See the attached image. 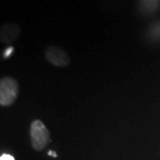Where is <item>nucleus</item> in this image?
Instances as JSON below:
<instances>
[{"label": "nucleus", "mask_w": 160, "mask_h": 160, "mask_svg": "<svg viewBox=\"0 0 160 160\" xmlns=\"http://www.w3.org/2000/svg\"><path fill=\"white\" fill-rule=\"evenodd\" d=\"M30 138L32 146L36 150H42L47 146L50 141V132L42 121L35 120L31 123Z\"/></svg>", "instance_id": "nucleus-1"}, {"label": "nucleus", "mask_w": 160, "mask_h": 160, "mask_svg": "<svg viewBox=\"0 0 160 160\" xmlns=\"http://www.w3.org/2000/svg\"><path fill=\"white\" fill-rule=\"evenodd\" d=\"M19 92L17 81L10 78H3L0 81V104L2 106H9L16 101Z\"/></svg>", "instance_id": "nucleus-2"}, {"label": "nucleus", "mask_w": 160, "mask_h": 160, "mask_svg": "<svg viewBox=\"0 0 160 160\" xmlns=\"http://www.w3.org/2000/svg\"><path fill=\"white\" fill-rule=\"evenodd\" d=\"M46 57L49 62L57 67H66L69 63L68 53L58 46H49L46 50Z\"/></svg>", "instance_id": "nucleus-3"}, {"label": "nucleus", "mask_w": 160, "mask_h": 160, "mask_svg": "<svg viewBox=\"0 0 160 160\" xmlns=\"http://www.w3.org/2000/svg\"><path fill=\"white\" fill-rule=\"evenodd\" d=\"M1 41L5 43H11L17 39L20 35V27L14 22H7L1 28Z\"/></svg>", "instance_id": "nucleus-4"}, {"label": "nucleus", "mask_w": 160, "mask_h": 160, "mask_svg": "<svg viewBox=\"0 0 160 160\" xmlns=\"http://www.w3.org/2000/svg\"><path fill=\"white\" fill-rule=\"evenodd\" d=\"M139 8L144 13H152L160 6V0H139Z\"/></svg>", "instance_id": "nucleus-5"}, {"label": "nucleus", "mask_w": 160, "mask_h": 160, "mask_svg": "<svg viewBox=\"0 0 160 160\" xmlns=\"http://www.w3.org/2000/svg\"><path fill=\"white\" fill-rule=\"evenodd\" d=\"M0 160H15L14 158L9 154H3L0 157Z\"/></svg>", "instance_id": "nucleus-6"}, {"label": "nucleus", "mask_w": 160, "mask_h": 160, "mask_svg": "<svg viewBox=\"0 0 160 160\" xmlns=\"http://www.w3.org/2000/svg\"><path fill=\"white\" fill-rule=\"evenodd\" d=\"M12 47H9L8 49H6V52H5V57H8L10 55V53L12 52Z\"/></svg>", "instance_id": "nucleus-7"}, {"label": "nucleus", "mask_w": 160, "mask_h": 160, "mask_svg": "<svg viewBox=\"0 0 160 160\" xmlns=\"http://www.w3.org/2000/svg\"><path fill=\"white\" fill-rule=\"evenodd\" d=\"M48 155H50V156H52V157H54V158H56V157H57L56 153H55L54 151H52V150H50V151L48 152Z\"/></svg>", "instance_id": "nucleus-8"}]
</instances>
